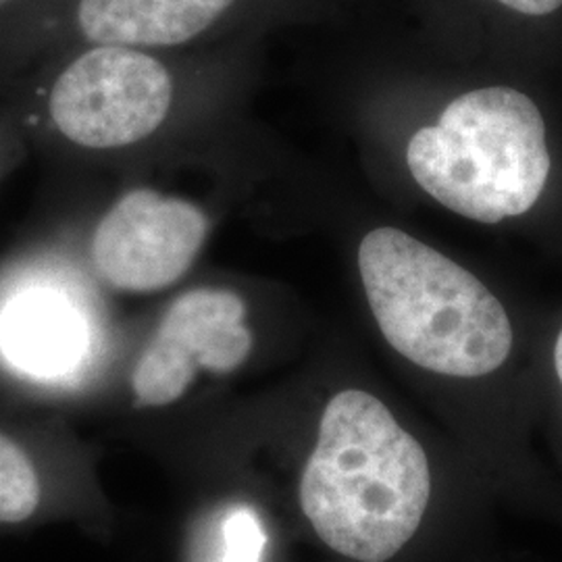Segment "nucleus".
Segmentation results:
<instances>
[{"label":"nucleus","mask_w":562,"mask_h":562,"mask_svg":"<svg viewBox=\"0 0 562 562\" xmlns=\"http://www.w3.org/2000/svg\"><path fill=\"white\" fill-rule=\"evenodd\" d=\"M80 348V323L74 308L50 290L15 294L0 313V350L30 375L65 371Z\"/></svg>","instance_id":"obj_8"},{"label":"nucleus","mask_w":562,"mask_h":562,"mask_svg":"<svg viewBox=\"0 0 562 562\" xmlns=\"http://www.w3.org/2000/svg\"><path fill=\"white\" fill-rule=\"evenodd\" d=\"M234 0H80L78 25L102 46H176L201 36Z\"/></svg>","instance_id":"obj_7"},{"label":"nucleus","mask_w":562,"mask_h":562,"mask_svg":"<svg viewBox=\"0 0 562 562\" xmlns=\"http://www.w3.org/2000/svg\"><path fill=\"white\" fill-rule=\"evenodd\" d=\"M44 480L25 443L0 429V527L23 525L41 513Z\"/></svg>","instance_id":"obj_9"},{"label":"nucleus","mask_w":562,"mask_h":562,"mask_svg":"<svg viewBox=\"0 0 562 562\" xmlns=\"http://www.w3.org/2000/svg\"><path fill=\"white\" fill-rule=\"evenodd\" d=\"M415 181L452 213L501 223L527 213L550 173L538 104L513 88L467 92L406 148Z\"/></svg>","instance_id":"obj_3"},{"label":"nucleus","mask_w":562,"mask_h":562,"mask_svg":"<svg viewBox=\"0 0 562 562\" xmlns=\"http://www.w3.org/2000/svg\"><path fill=\"white\" fill-rule=\"evenodd\" d=\"M371 313L404 359L450 378L496 371L513 346L501 301L461 265L396 227H378L359 246Z\"/></svg>","instance_id":"obj_2"},{"label":"nucleus","mask_w":562,"mask_h":562,"mask_svg":"<svg viewBox=\"0 0 562 562\" xmlns=\"http://www.w3.org/2000/svg\"><path fill=\"white\" fill-rule=\"evenodd\" d=\"M206 234L209 220L199 204L138 188L102 217L92 236V262L117 290L155 292L186 276Z\"/></svg>","instance_id":"obj_5"},{"label":"nucleus","mask_w":562,"mask_h":562,"mask_svg":"<svg viewBox=\"0 0 562 562\" xmlns=\"http://www.w3.org/2000/svg\"><path fill=\"white\" fill-rule=\"evenodd\" d=\"M508 9L519 11L522 15H550L561 9L562 0H501Z\"/></svg>","instance_id":"obj_11"},{"label":"nucleus","mask_w":562,"mask_h":562,"mask_svg":"<svg viewBox=\"0 0 562 562\" xmlns=\"http://www.w3.org/2000/svg\"><path fill=\"white\" fill-rule=\"evenodd\" d=\"M2 2H7V0H0V4H2Z\"/></svg>","instance_id":"obj_14"},{"label":"nucleus","mask_w":562,"mask_h":562,"mask_svg":"<svg viewBox=\"0 0 562 562\" xmlns=\"http://www.w3.org/2000/svg\"><path fill=\"white\" fill-rule=\"evenodd\" d=\"M0 173H2V159H0Z\"/></svg>","instance_id":"obj_13"},{"label":"nucleus","mask_w":562,"mask_h":562,"mask_svg":"<svg viewBox=\"0 0 562 562\" xmlns=\"http://www.w3.org/2000/svg\"><path fill=\"white\" fill-rule=\"evenodd\" d=\"M223 546L222 562H261L265 548L261 522L246 508L236 510L223 525Z\"/></svg>","instance_id":"obj_10"},{"label":"nucleus","mask_w":562,"mask_h":562,"mask_svg":"<svg viewBox=\"0 0 562 562\" xmlns=\"http://www.w3.org/2000/svg\"><path fill=\"white\" fill-rule=\"evenodd\" d=\"M431 496L422 443L369 392L344 390L323 411L302 471V513L331 550L385 562L417 533Z\"/></svg>","instance_id":"obj_1"},{"label":"nucleus","mask_w":562,"mask_h":562,"mask_svg":"<svg viewBox=\"0 0 562 562\" xmlns=\"http://www.w3.org/2000/svg\"><path fill=\"white\" fill-rule=\"evenodd\" d=\"M554 364H557V373H559V380L562 383V329L559 334V340H557V348H554Z\"/></svg>","instance_id":"obj_12"},{"label":"nucleus","mask_w":562,"mask_h":562,"mask_svg":"<svg viewBox=\"0 0 562 562\" xmlns=\"http://www.w3.org/2000/svg\"><path fill=\"white\" fill-rule=\"evenodd\" d=\"M250 350L252 334L238 294L217 288L186 292L169 306L136 362L134 401L138 406L180 401L201 371L232 373Z\"/></svg>","instance_id":"obj_6"},{"label":"nucleus","mask_w":562,"mask_h":562,"mask_svg":"<svg viewBox=\"0 0 562 562\" xmlns=\"http://www.w3.org/2000/svg\"><path fill=\"white\" fill-rule=\"evenodd\" d=\"M171 102L173 81L161 60L138 48L99 44L53 80L44 111L60 138L111 150L153 136Z\"/></svg>","instance_id":"obj_4"}]
</instances>
